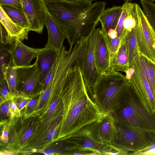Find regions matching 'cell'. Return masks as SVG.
Here are the masks:
<instances>
[{
    "label": "cell",
    "instance_id": "cell-1",
    "mask_svg": "<svg viewBox=\"0 0 155 155\" xmlns=\"http://www.w3.org/2000/svg\"><path fill=\"white\" fill-rule=\"evenodd\" d=\"M79 61L69 69L61 89L63 111L56 141L100 119L104 115L88 94Z\"/></svg>",
    "mask_w": 155,
    "mask_h": 155
},
{
    "label": "cell",
    "instance_id": "cell-2",
    "mask_svg": "<svg viewBox=\"0 0 155 155\" xmlns=\"http://www.w3.org/2000/svg\"><path fill=\"white\" fill-rule=\"evenodd\" d=\"M44 0L49 12L66 35L70 48L81 39L89 37L106 6L103 1Z\"/></svg>",
    "mask_w": 155,
    "mask_h": 155
},
{
    "label": "cell",
    "instance_id": "cell-3",
    "mask_svg": "<svg viewBox=\"0 0 155 155\" xmlns=\"http://www.w3.org/2000/svg\"><path fill=\"white\" fill-rule=\"evenodd\" d=\"M111 113L131 127L155 131V113L145 106L128 82Z\"/></svg>",
    "mask_w": 155,
    "mask_h": 155
},
{
    "label": "cell",
    "instance_id": "cell-4",
    "mask_svg": "<svg viewBox=\"0 0 155 155\" xmlns=\"http://www.w3.org/2000/svg\"><path fill=\"white\" fill-rule=\"evenodd\" d=\"M126 76L109 70L97 77L90 93L100 111L111 113L127 84Z\"/></svg>",
    "mask_w": 155,
    "mask_h": 155
},
{
    "label": "cell",
    "instance_id": "cell-5",
    "mask_svg": "<svg viewBox=\"0 0 155 155\" xmlns=\"http://www.w3.org/2000/svg\"><path fill=\"white\" fill-rule=\"evenodd\" d=\"M39 122V116L23 114L7 119V128L9 141L3 147L2 154H16L22 153L28 140Z\"/></svg>",
    "mask_w": 155,
    "mask_h": 155
},
{
    "label": "cell",
    "instance_id": "cell-6",
    "mask_svg": "<svg viewBox=\"0 0 155 155\" xmlns=\"http://www.w3.org/2000/svg\"><path fill=\"white\" fill-rule=\"evenodd\" d=\"M114 119L115 130L112 144L115 149L139 151L148 146L155 137V131L133 127Z\"/></svg>",
    "mask_w": 155,
    "mask_h": 155
},
{
    "label": "cell",
    "instance_id": "cell-7",
    "mask_svg": "<svg viewBox=\"0 0 155 155\" xmlns=\"http://www.w3.org/2000/svg\"><path fill=\"white\" fill-rule=\"evenodd\" d=\"M99 120L84 126L76 132L64 138L77 150L75 155L102 154V146L100 138Z\"/></svg>",
    "mask_w": 155,
    "mask_h": 155
},
{
    "label": "cell",
    "instance_id": "cell-8",
    "mask_svg": "<svg viewBox=\"0 0 155 155\" xmlns=\"http://www.w3.org/2000/svg\"><path fill=\"white\" fill-rule=\"evenodd\" d=\"M15 68L16 94L32 98L40 94L43 91V85L40 82V72L37 59L32 65L15 66Z\"/></svg>",
    "mask_w": 155,
    "mask_h": 155
},
{
    "label": "cell",
    "instance_id": "cell-9",
    "mask_svg": "<svg viewBox=\"0 0 155 155\" xmlns=\"http://www.w3.org/2000/svg\"><path fill=\"white\" fill-rule=\"evenodd\" d=\"M138 20L136 31L139 52L155 64V33L140 6L136 4Z\"/></svg>",
    "mask_w": 155,
    "mask_h": 155
},
{
    "label": "cell",
    "instance_id": "cell-10",
    "mask_svg": "<svg viewBox=\"0 0 155 155\" xmlns=\"http://www.w3.org/2000/svg\"><path fill=\"white\" fill-rule=\"evenodd\" d=\"M23 11L30 26V31L42 34L45 25L44 0H21Z\"/></svg>",
    "mask_w": 155,
    "mask_h": 155
},
{
    "label": "cell",
    "instance_id": "cell-11",
    "mask_svg": "<svg viewBox=\"0 0 155 155\" xmlns=\"http://www.w3.org/2000/svg\"><path fill=\"white\" fill-rule=\"evenodd\" d=\"M99 28H95L88 37V45L84 61L82 73L87 88L90 92L91 88L99 75L96 65L94 50Z\"/></svg>",
    "mask_w": 155,
    "mask_h": 155
},
{
    "label": "cell",
    "instance_id": "cell-12",
    "mask_svg": "<svg viewBox=\"0 0 155 155\" xmlns=\"http://www.w3.org/2000/svg\"><path fill=\"white\" fill-rule=\"evenodd\" d=\"M9 47V51L15 67L31 65L32 59L37 58L38 54L45 48V47L39 48L28 47L22 43V41L17 39H15Z\"/></svg>",
    "mask_w": 155,
    "mask_h": 155
},
{
    "label": "cell",
    "instance_id": "cell-13",
    "mask_svg": "<svg viewBox=\"0 0 155 155\" xmlns=\"http://www.w3.org/2000/svg\"><path fill=\"white\" fill-rule=\"evenodd\" d=\"M45 25L47 28L48 35L45 47L59 53L64 46V41L67 38L66 35L49 13L45 5Z\"/></svg>",
    "mask_w": 155,
    "mask_h": 155
},
{
    "label": "cell",
    "instance_id": "cell-14",
    "mask_svg": "<svg viewBox=\"0 0 155 155\" xmlns=\"http://www.w3.org/2000/svg\"><path fill=\"white\" fill-rule=\"evenodd\" d=\"M94 53L96 65L99 75L107 72L110 67V53L105 36L100 28L97 33Z\"/></svg>",
    "mask_w": 155,
    "mask_h": 155
},
{
    "label": "cell",
    "instance_id": "cell-15",
    "mask_svg": "<svg viewBox=\"0 0 155 155\" xmlns=\"http://www.w3.org/2000/svg\"><path fill=\"white\" fill-rule=\"evenodd\" d=\"M98 130L104 147L114 149L112 142L115 130V119L111 113L104 114L99 120Z\"/></svg>",
    "mask_w": 155,
    "mask_h": 155
},
{
    "label": "cell",
    "instance_id": "cell-16",
    "mask_svg": "<svg viewBox=\"0 0 155 155\" xmlns=\"http://www.w3.org/2000/svg\"><path fill=\"white\" fill-rule=\"evenodd\" d=\"M0 23L6 30L13 42L15 39L23 41L28 39L29 30L13 22L0 6Z\"/></svg>",
    "mask_w": 155,
    "mask_h": 155
},
{
    "label": "cell",
    "instance_id": "cell-17",
    "mask_svg": "<svg viewBox=\"0 0 155 155\" xmlns=\"http://www.w3.org/2000/svg\"><path fill=\"white\" fill-rule=\"evenodd\" d=\"M129 68L128 50L125 38L123 36L117 52L110 58L109 70L126 73Z\"/></svg>",
    "mask_w": 155,
    "mask_h": 155
},
{
    "label": "cell",
    "instance_id": "cell-18",
    "mask_svg": "<svg viewBox=\"0 0 155 155\" xmlns=\"http://www.w3.org/2000/svg\"><path fill=\"white\" fill-rule=\"evenodd\" d=\"M45 47L36 58L40 72V82L42 84L59 54L51 49Z\"/></svg>",
    "mask_w": 155,
    "mask_h": 155
},
{
    "label": "cell",
    "instance_id": "cell-19",
    "mask_svg": "<svg viewBox=\"0 0 155 155\" xmlns=\"http://www.w3.org/2000/svg\"><path fill=\"white\" fill-rule=\"evenodd\" d=\"M125 73L127 82L130 84L140 100L151 111L155 113V109L133 68H130Z\"/></svg>",
    "mask_w": 155,
    "mask_h": 155
},
{
    "label": "cell",
    "instance_id": "cell-20",
    "mask_svg": "<svg viewBox=\"0 0 155 155\" xmlns=\"http://www.w3.org/2000/svg\"><path fill=\"white\" fill-rule=\"evenodd\" d=\"M122 11V6H114L104 10L99 22L107 31L110 29L115 30Z\"/></svg>",
    "mask_w": 155,
    "mask_h": 155
},
{
    "label": "cell",
    "instance_id": "cell-21",
    "mask_svg": "<svg viewBox=\"0 0 155 155\" xmlns=\"http://www.w3.org/2000/svg\"><path fill=\"white\" fill-rule=\"evenodd\" d=\"M138 56L140 65L155 98V64L140 52Z\"/></svg>",
    "mask_w": 155,
    "mask_h": 155
},
{
    "label": "cell",
    "instance_id": "cell-22",
    "mask_svg": "<svg viewBox=\"0 0 155 155\" xmlns=\"http://www.w3.org/2000/svg\"><path fill=\"white\" fill-rule=\"evenodd\" d=\"M135 27L136 26L131 29L126 30L123 36L125 38L127 47L129 68L131 66L134 58L139 52Z\"/></svg>",
    "mask_w": 155,
    "mask_h": 155
},
{
    "label": "cell",
    "instance_id": "cell-23",
    "mask_svg": "<svg viewBox=\"0 0 155 155\" xmlns=\"http://www.w3.org/2000/svg\"><path fill=\"white\" fill-rule=\"evenodd\" d=\"M138 54L134 58L130 68L133 67L134 68L148 97L155 109V98L153 95L140 65Z\"/></svg>",
    "mask_w": 155,
    "mask_h": 155
},
{
    "label": "cell",
    "instance_id": "cell-24",
    "mask_svg": "<svg viewBox=\"0 0 155 155\" xmlns=\"http://www.w3.org/2000/svg\"><path fill=\"white\" fill-rule=\"evenodd\" d=\"M0 6L13 22L30 30V25L23 12L8 5H0Z\"/></svg>",
    "mask_w": 155,
    "mask_h": 155
},
{
    "label": "cell",
    "instance_id": "cell-25",
    "mask_svg": "<svg viewBox=\"0 0 155 155\" xmlns=\"http://www.w3.org/2000/svg\"><path fill=\"white\" fill-rule=\"evenodd\" d=\"M148 22L155 33V4L148 0H140Z\"/></svg>",
    "mask_w": 155,
    "mask_h": 155
},
{
    "label": "cell",
    "instance_id": "cell-26",
    "mask_svg": "<svg viewBox=\"0 0 155 155\" xmlns=\"http://www.w3.org/2000/svg\"><path fill=\"white\" fill-rule=\"evenodd\" d=\"M12 59L9 48L0 44V81L5 79L4 75Z\"/></svg>",
    "mask_w": 155,
    "mask_h": 155
},
{
    "label": "cell",
    "instance_id": "cell-27",
    "mask_svg": "<svg viewBox=\"0 0 155 155\" xmlns=\"http://www.w3.org/2000/svg\"><path fill=\"white\" fill-rule=\"evenodd\" d=\"M11 93L16 94V72L15 66L12 58L4 75Z\"/></svg>",
    "mask_w": 155,
    "mask_h": 155
},
{
    "label": "cell",
    "instance_id": "cell-28",
    "mask_svg": "<svg viewBox=\"0 0 155 155\" xmlns=\"http://www.w3.org/2000/svg\"><path fill=\"white\" fill-rule=\"evenodd\" d=\"M101 29L106 38L110 58L117 52L120 45L121 40L117 37L113 38H110L107 35V32L104 27L102 25H101Z\"/></svg>",
    "mask_w": 155,
    "mask_h": 155
},
{
    "label": "cell",
    "instance_id": "cell-29",
    "mask_svg": "<svg viewBox=\"0 0 155 155\" xmlns=\"http://www.w3.org/2000/svg\"><path fill=\"white\" fill-rule=\"evenodd\" d=\"M0 104L12 99L14 96L11 92L5 79L0 81Z\"/></svg>",
    "mask_w": 155,
    "mask_h": 155
},
{
    "label": "cell",
    "instance_id": "cell-30",
    "mask_svg": "<svg viewBox=\"0 0 155 155\" xmlns=\"http://www.w3.org/2000/svg\"><path fill=\"white\" fill-rule=\"evenodd\" d=\"M32 98L16 94L12 98L14 102L20 111L21 115L24 114L25 106Z\"/></svg>",
    "mask_w": 155,
    "mask_h": 155
},
{
    "label": "cell",
    "instance_id": "cell-31",
    "mask_svg": "<svg viewBox=\"0 0 155 155\" xmlns=\"http://www.w3.org/2000/svg\"><path fill=\"white\" fill-rule=\"evenodd\" d=\"M122 14L115 29L117 33V36L120 40L124 36L125 32L124 27V21L127 15V12L124 4L122 5Z\"/></svg>",
    "mask_w": 155,
    "mask_h": 155
},
{
    "label": "cell",
    "instance_id": "cell-32",
    "mask_svg": "<svg viewBox=\"0 0 155 155\" xmlns=\"http://www.w3.org/2000/svg\"><path fill=\"white\" fill-rule=\"evenodd\" d=\"M129 154L134 155H155V137L151 142L146 147L139 151Z\"/></svg>",
    "mask_w": 155,
    "mask_h": 155
},
{
    "label": "cell",
    "instance_id": "cell-33",
    "mask_svg": "<svg viewBox=\"0 0 155 155\" xmlns=\"http://www.w3.org/2000/svg\"><path fill=\"white\" fill-rule=\"evenodd\" d=\"M7 119L1 121V143L2 144H7L9 141L8 130L7 128Z\"/></svg>",
    "mask_w": 155,
    "mask_h": 155
},
{
    "label": "cell",
    "instance_id": "cell-34",
    "mask_svg": "<svg viewBox=\"0 0 155 155\" xmlns=\"http://www.w3.org/2000/svg\"><path fill=\"white\" fill-rule=\"evenodd\" d=\"M11 116L9 100L0 104L1 121L8 119L6 118H9Z\"/></svg>",
    "mask_w": 155,
    "mask_h": 155
},
{
    "label": "cell",
    "instance_id": "cell-35",
    "mask_svg": "<svg viewBox=\"0 0 155 155\" xmlns=\"http://www.w3.org/2000/svg\"><path fill=\"white\" fill-rule=\"evenodd\" d=\"M0 5H8L23 12L21 0H0Z\"/></svg>",
    "mask_w": 155,
    "mask_h": 155
},
{
    "label": "cell",
    "instance_id": "cell-36",
    "mask_svg": "<svg viewBox=\"0 0 155 155\" xmlns=\"http://www.w3.org/2000/svg\"><path fill=\"white\" fill-rule=\"evenodd\" d=\"M40 94L33 97L26 104L25 108L24 114H29L33 111Z\"/></svg>",
    "mask_w": 155,
    "mask_h": 155
},
{
    "label": "cell",
    "instance_id": "cell-37",
    "mask_svg": "<svg viewBox=\"0 0 155 155\" xmlns=\"http://www.w3.org/2000/svg\"><path fill=\"white\" fill-rule=\"evenodd\" d=\"M9 106L11 114L10 117H18L21 116L20 111L12 99L9 100Z\"/></svg>",
    "mask_w": 155,
    "mask_h": 155
},
{
    "label": "cell",
    "instance_id": "cell-38",
    "mask_svg": "<svg viewBox=\"0 0 155 155\" xmlns=\"http://www.w3.org/2000/svg\"><path fill=\"white\" fill-rule=\"evenodd\" d=\"M107 35L111 38H114L117 36V33L115 29H110L107 31Z\"/></svg>",
    "mask_w": 155,
    "mask_h": 155
},
{
    "label": "cell",
    "instance_id": "cell-39",
    "mask_svg": "<svg viewBox=\"0 0 155 155\" xmlns=\"http://www.w3.org/2000/svg\"><path fill=\"white\" fill-rule=\"evenodd\" d=\"M70 1H76V2H91L94 0H67Z\"/></svg>",
    "mask_w": 155,
    "mask_h": 155
},
{
    "label": "cell",
    "instance_id": "cell-40",
    "mask_svg": "<svg viewBox=\"0 0 155 155\" xmlns=\"http://www.w3.org/2000/svg\"><path fill=\"white\" fill-rule=\"evenodd\" d=\"M133 0H124V1L125 2H129L131 1H132ZM150 1H151L152 2H153L155 1V0H148Z\"/></svg>",
    "mask_w": 155,
    "mask_h": 155
}]
</instances>
